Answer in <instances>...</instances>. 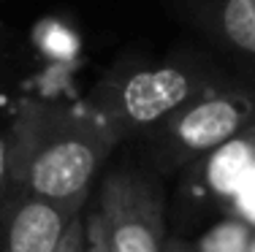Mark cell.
I'll list each match as a JSON object with an SVG mask.
<instances>
[{
  "mask_svg": "<svg viewBox=\"0 0 255 252\" xmlns=\"http://www.w3.org/2000/svg\"><path fill=\"white\" fill-rule=\"evenodd\" d=\"M112 125L84 100L19 98L11 111V190L82 212L101 168L120 147Z\"/></svg>",
  "mask_w": 255,
  "mask_h": 252,
  "instance_id": "6da1fadb",
  "label": "cell"
},
{
  "mask_svg": "<svg viewBox=\"0 0 255 252\" xmlns=\"http://www.w3.org/2000/svg\"><path fill=\"white\" fill-rule=\"evenodd\" d=\"M236 79L196 38L163 57H120L95 79L84 103L112 125L120 141H138L206 89Z\"/></svg>",
  "mask_w": 255,
  "mask_h": 252,
  "instance_id": "7a4b0ae2",
  "label": "cell"
},
{
  "mask_svg": "<svg viewBox=\"0 0 255 252\" xmlns=\"http://www.w3.org/2000/svg\"><path fill=\"white\" fill-rule=\"evenodd\" d=\"M253 122L255 89L242 79H231L185 103L147 136H141L138 144L157 168L182 171Z\"/></svg>",
  "mask_w": 255,
  "mask_h": 252,
  "instance_id": "3957f363",
  "label": "cell"
},
{
  "mask_svg": "<svg viewBox=\"0 0 255 252\" xmlns=\"http://www.w3.org/2000/svg\"><path fill=\"white\" fill-rule=\"evenodd\" d=\"M95 214L109 252L166 250V206L160 184L141 168H112L101 182Z\"/></svg>",
  "mask_w": 255,
  "mask_h": 252,
  "instance_id": "277c9868",
  "label": "cell"
},
{
  "mask_svg": "<svg viewBox=\"0 0 255 252\" xmlns=\"http://www.w3.org/2000/svg\"><path fill=\"white\" fill-rule=\"evenodd\" d=\"M168 14L255 89V0H163Z\"/></svg>",
  "mask_w": 255,
  "mask_h": 252,
  "instance_id": "5b68a950",
  "label": "cell"
},
{
  "mask_svg": "<svg viewBox=\"0 0 255 252\" xmlns=\"http://www.w3.org/2000/svg\"><path fill=\"white\" fill-rule=\"evenodd\" d=\"M255 163V122L236 133L234 139L215 147L212 152L193 160L182 168V187L198 203L217 206L223 214L228 212L239 184L250 173Z\"/></svg>",
  "mask_w": 255,
  "mask_h": 252,
  "instance_id": "8992f818",
  "label": "cell"
},
{
  "mask_svg": "<svg viewBox=\"0 0 255 252\" xmlns=\"http://www.w3.org/2000/svg\"><path fill=\"white\" fill-rule=\"evenodd\" d=\"M79 209L27 193H8L0 209V252H54Z\"/></svg>",
  "mask_w": 255,
  "mask_h": 252,
  "instance_id": "52a82bcc",
  "label": "cell"
},
{
  "mask_svg": "<svg viewBox=\"0 0 255 252\" xmlns=\"http://www.w3.org/2000/svg\"><path fill=\"white\" fill-rule=\"evenodd\" d=\"M255 228L236 214H223L215 225L201 233L193 247L196 252H250Z\"/></svg>",
  "mask_w": 255,
  "mask_h": 252,
  "instance_id": "ba28073f",
  "label": "cell"
},
{
  "mask_svg": "<svg viewBox=\"0 0 255 252\" xmlns=\"http://www.w3.org/2000/svg\"><path fill=\"white\" fill-rule=\"evenodd\" d=\"M226 214H236V217H242L245 223H250L255 228V163L250 168V173L245 176V182L239 184Z\"/></svg>",
  "mask_w": 255,
  "mask_h": 252,
  "instance_id": "9c48e42d",
  "label": "cell"
},
{
  "mask_svg": "<svg viewBox=\"0 0 255 252\" xmlns=\"http://www.w3.org/2000/svg\"><path fill=\"white\" fill-rule=\"evenodd\" d=\"M11 190V114H0V209Z\"/></svg>",
  "mask_w": 255,
  "mask_h": 252,
  "instance_id": "30bf717a",
  "label": "cell"
},
{
  "mask_svg": "<svg viewBox=\"0 0 255 252\" xmlns=\"http://www.w3.org/2000/svg\"><path fill=\"white\" fill-rule=\"evenodd\" d=\"M84 247H87V214L82 212L74 223L68 225L63 242L54 247V252H84Z\"/></svg>",
  "mask_w": 255,
  "mask_h": 252,
  "instance_id": "8fae6325",
  "label": "cell"
},
{
  "mask_svg": "<svg viewBox=\"0 0 255 252\" xmlns=\"http://www.w3.org/2000/svg\"><path fill=\"white\" fill-rule=\"evenodd\" d=\"M84 252H109L106 250V242H103V228H101V220L95 212L87 214V247Z\"/></svg>",
  "mask_w": 255,
  "mask_h": 252,
  "instance_id": "7c38bea8",
  "label": "cell"
},
{
  "mask_svg": "<svg viewBox=\"0 0 255 252\" xmlns=\"http://www.w3.org/2000/svg\"><path fill=\"white\" fill-rule=\"evenodd\" d=\"M14 38H11V33H5V30H0V79H3V74L8 71L11 65V57H14Z\"/></svg>",
  "mask_w": 255,
  "mask_h": 252,
  "instance_id": "4fadbf2b",
  "label": "cell"
},
{
  "mask_svg": "<svg viewBox=\"0 0 255 252\" xmlns=\"http://www.w3.org/2000/svg\"><path fill=\"white\" fill-rule=\"evenodd\" d=\"M163 252H196V247L187 242H182V239H168L166 242V250Z\"/></svg>",
  "mask_w": 255,
  "mask_h": 252,
  "instance_id": "5bb4252c",
  "label": "cell"
},
{
  "mask_svg": "<svg viewBox=\"0 0 255 252\" xmlns=\"http://www.w3.org/2000/svg\"><path fill=\"white\" fill-rule=\"evenodd\" d=\"M250 252H255V236H253V247H250Z\"/></svg>",
  "mask_w": 255,
  "mask_h": 252,
  "instance_id": "9a60e30c",
  "label": "cell"
}]
</instances>
